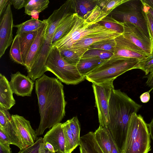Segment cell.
Segmentation results:
<instances>
[{
	"label": "cell",
	"mask_w": 153,
	"mask_h": 153,
	"mask_svg": "<svg viewBox=\"0 0 153 153\" xmlns=\"http://www.w3.org/2000/svg\"><path fill=\"white\" fill-rule=\"evenodd\" d=\"M35 89L38 100L40 120L36 129L37 136L47 128L60 123L65 116L64 86L58 79L44 74L35 81Z\"/></svg>",
	"instance_id": "1"
},
{
	"label": "cell",
	"mask_w": 153,
	"mask_h": 153,
	"mask_svg": "<svg viewBox=\"0 0 153 153\" xmlns=\"http://www.w3.org/2000/svg\"><path fill=\"white\" fill-rule=\"evenodd\" d=\"M141 106L120 90H112L109 102L110 120L107 128L121 152L132 114L137 113Z\"/></svg>",
	"instance_id": "2"
},
{
	"label": "cell",
	"mask_w": 153,
	"mask_h": 153,
	"mask_svg": "<svg viewBox=\"0 0 153 153\" xmlns=\"http://www.w3.org/2000/svg\"><path fill=\"white\" fill-rule=\"evenodd\" d=\"M140 61L135 58L117 57L113 55L87 75L85 79L94 84L114 81L126 72L137 69Z\"/></svg>",
	"instance_id": "3"
},
{
	"label": "cell",
	"mask_w": 153,
	"mask_h": 153,
	"mask_svg": "<svg viewBox=\"0 0 153 153\" xmlns=\"http://www.w3.org/2000/svg\"><path fill=\"white\" fill-rule=\"evenodd\" d=\"M150 137L143 117L133 113L122 153H148L151 150Z\"/></svg>",
	"instance_id": "4"
},
{
	"label": "cell",
	"mask_w": 153,
	"mask_h": 153,
	"mask_svg": "<svg viewBox=\"0 0 153 153\" xmlns=\"http://www.w3.org/2000/svg\"><path fill=\"white\" fill-rule=\"evenodd\" d=\"M74 13L75 22L72 28L65 36L53 43L52 47H56L59 50L68 49L78 41L87 36L115 31L98 23H88L77 13Z\"/></svg>",
	"instance_id": "5"
},
{
	"label": "cell",
	"mask_w": 153,
	"mask_h": 153,
	"mask_svg": "<svg viewBox=\"0 0 153 153\" xmlns=\"http://www.w3.org/2000/svg\"><path fill=\"white\" fill-rule=\"evenodd\" d=\"M45 71L54 74L61 82L67 85H76L85 77L78 71L76 66L71 65L62 56L59 50L52 47L45 65Z\"/></svg>",
	"instance_id": "6"
},
{
	"label": "cell",
	"mask_w": 153,
	"mask_h": 153,
	"mask_svg": "<svg viewBox=\"0 0 153 153\" xmlns=\"http://www.w3.org/2000/svg\"><path fill=\"white\" fill-rule=\"evenodd\" d=\"M143 6L141 0H128L115 9L110 14L119 22H128L137 26L152 41L147 22L143 13Z\"/></svg>",
	"instance_id": "7"
},
{
	"label": "cell",
	"mask_w": 153,
	"mask_h": 153,
	"mask_svg": "<svg viewBox=\"0 0 153 153\" xmlns=\"http://www.w3.org/2000/svg\"><path fill=\"white\" fill-rule=\"evenodd\" d=\"M113 81L92 85L100 126L103 127H107L109 122V102L112 90L114 89Z\"/></svg>",
	"instance_id": "8"
},
{
	"label": "cell",
	"mask_w": 153,
	"mask_h": 153,
	"mask_svg": "<svg viewBox=\"0 0 153 153\" xmlns=\"http://www.w3.org/2000/svg\"><path fill=\"white\" fill-rule=\"evenodd\" d=\"M121 22L123 28L122 35L149 55L153 53L152 41L137 26L130 22Z\"/></svg>",
	"instance_id": "9"
},
{
	"label": "cell",
	"mask_w": 153,
	"mask_h": 153,
	"mask_svg": "<svg viewBox=\"0 0 153 153\" xmlns=\"http://www.w3.org/2000/svg\"><path fill=\"white\" fill-rule=\"evenodd\" d=\"M11 0L2 16L0 18V58L4 55L12 43L13 19Z\"/></svg>",
	"instance_id": "10"
},
{
	"label": "cell",
	"mask_w": 153,
	"mask_h": 153,
	"mask_svg": "<svg viewBox=\"0 0 153 153\" xmlns=\"http://www.w3.org/2000/svg\"><path fill=\"white\" fill-rule=\"evenodd\" d=\"M114 39L116 45L113 56L115 57L133 58L141 60L150 55L146 53L122 34Z\"/></svg>",
	"instance_id": "11"
},
{
	"label": "cell",
	"mask_w": 153,
	"mask_h": 153,
	"mask_svg": "<svg viewBox=\"0 0 153 153\" xmlns=\"http://www.w3.org/2000/svg\"><path fill=\"white\" fill-rule=\"evenodd\" d=\"M71 0L66 1L58 9L55 10L46 19L48 26L45 39L52 40L54 32L59 25L68 16L74 13L71 7Z\"/></svg>",
	"instance_id": "12"
},
{
	"label": "cell",
	"mask_w": 153,
	"mask_h": 153,
	"mask_svg": "<svg viewBox=\"0 0 153 153\" xmlns=\"http://www.w3.org/2000/svg\"><path fill=\"white\" fill-rule=\"evenodd\" d=\"M11 118L25 148L34 144L38 138L30 122L17 114L12 115Z\"/></svg>",
	"instance_id": "13"
},
{
	"label": "cell",
	"mask_w": 153,
	"mask_h": 153,
	"mask_svg": "<svg viewBox=\"0 0 153 153\" xmlns=\"http://www.w3.org/2000/svg\"><path fill=\"white\" fill-rule=\"evenodd\" d=\"M52 41L45 39L27 76L34 82L45 72V65L52 47Z\"/></svg>",
	"instance_id": "14"
},
{
	"label": "cell",
	"mask_w": 153,
	"mask_h": 153,
	"mask_svg": "<svg viewBox=\"0 0 153 153\" xmlns=\"http://www.w3.org/2000/svg\"><path fill=\"white\" fill-rule=\"evenodd\" d=\"M10 83L13 93L22 97L31 96L34 82L28 76L19 71L11 74Z\"/></svg>",
	"instance_id": "15"
},
{
	"label": "cell",
	"mask_w": 153,
	"mask_h": 153,
	"mask_svg": "<svg viewBox=\"0 0 153 153\" xmlns=\"http://www.w3.org/2000/svg\"><path fill=\"white\" fill-rule=\"evenodd\" d=\"M43 20V23L38 29L37 36L31 46L25 63L24 66L28 73L30 71L35 59L45 40L48 23L46 19Z\"/></svg>",
	"instance_id": "16"
},
{
	"label": "cell",
	"mask_w": 153,
	"mask_h": 153,
	"mask_svg": "<svg viewBox=\"0 0 153 153\" xmlns=\"http://www.w3.org/2000/svg\"><path fill=\"white\" fill-rule=\"evenodd\" d=\"M62 123L55 125L44 135L43 140L45 144L48 142L53 147L56 153H66Z\"/></svg>",
	"instance_id": "17"
},
{
	"label": "cell",
	"mask_w": 153,
	"mask_h": 153,
	"mask_svg": "<svg viewBox=\"0 0 153 153\" xmlns=\"http://www.w3.org/2000/svg\"><path fill=\"white\" fill-rule=\"evenodd\" d=\"M10 83L6 77L0 74V107L10 109L16 103Z\"/></svg>",
	"instance_id": "18"
},
{
	"label": "cell",
	"mask_w": 153,
	"mask_h": 153,
	"mask_svg": "<svg viewBox=\"0 0 153 153\" xmlns=\"http://www.w3.org/2000/svg\"><path fill=\"white\" fill-rule=\"evenodd\" d=\"M122 34L117 32L104 33L92 35L83 38L74 44L68 49L88 48L93 44L101 41L114 39Z\"/></svg>",
	"instance_id": "19"
},
{
	"label": "cell",
	"mask_w": 153,
	"mask_h": 153,
	"mask_svg": "<svg viewBox=\"0 0 153 153\" xmlns=\"http://www.w3.org/2000/svg\"><path fill=\"white\" fill-rule=\"evenodd\" d=\"M94 133L95 140L103 153H111L110 133L108 128L100 126Z\"/></svg>",
	"instance_id": "20"
},
{
	"label": "cell",
	"mask_w": 153,
	"mask_h": 153,
	"mask_svg": "<svg viewBox=\"0 0 153 153\" xmlns=\"http://www.w3.org/2000/svg\"><path fill=\"white\" fill-rule=\"evenodd\" d=\"M38 31V30L24 32L18 35L21 51L24 65L27 55L37 36Z\"/></svg>",
	"instance_id": "21"
},
{
	"label": "cell",
	"mask_w": 153,
	"mask_h": 153,
	"mask_svg": "<svg viewBox=\"0 0 153 153\" xmlns=\"http://www.w3.org/2000/svg\"><path fill=\"white\" fill-rule=\"evenodd\" d=\"M98 0H71V7L74 13L83 18L97 4Z\"/></svg>",
	"instance_id": "22"
},
{
	"label": "cell",
	"mask_w": 153,
	"mask_h": 153,
	"mask_svg": "<svg viewBox=\"0 0 153 153\" xmlns=\"http://www.w3.org/2000/svg\"><path fill=\"white\" fill-rule=\"evenodd\" d=\"M79 146L87 153H104L96 142L94 132L90 131L80 137Z\"/></svg>",
	"instance_id": "23"
},
{
	"label": "cell",
	"mask_w": 153,
	"mask_h": 153,
	"mask_svg": "<svg viewBox=\"0 0 153 153\" xmlns=\"http://www.w3.org/2000/svg\"><path fill=\"white\" fill-rule=\"evenodd\" d=\"M75 22L74 13L67 17L56 29L52 39V44L65 36L70 31Z\"/></svg>",
	"instance_id": "24"
},
{
	"label": "cell",
	"mask_w": 153,
	"mask_h": 153,
	"mask_svg": "<svg viewBox=\"0 0 153 153\" xmlns=\"http://www.w3.org/2000/svg\"><path fill=\"white\" fill-rule=\"evenodd\" d=\"M59 50L62 56L65 61L71 65L76 66L82 56L88 50V48Z\"/></svg>",
	"instance_id": "25"
},
{
	"label": "cell",
	"mask_w": 153,
	"mask_h": 153,
	"mask_svg": "<svg viewBox=\"0 0 153 153\" xmlns=\"http://www.w3.org/2000/svg\"><path fill=\"white\" fill-rule=\"evenodd\" d=\"M0 129L2 130L7 135L10 142L11 144L16 146L20 149L25 148L12 120L10 123L4 127H0Z\"/></svg>",
	"instance_id": "26"
},
{
	"label": "cell",
	"mask_w": 153,
	"mask_h": 153,
	"mask_svg": "<svg viewBox=\"0 0 153 153\" xmlns=\"http://www.w3.org/2000/svg\"><path fill=\"white\" fill-rule=\"evenodd\" d=\"M105 60L80 59L76 66L80 74L85 77L87 75Z\"/></svg>",
	"instance_id": "27"
},
{
	"label": "cell",
	"mask_w": 153,
	"mask_h": 153,
	"mask_svg": "<svg viewBox=\"0 0 153 153\" xmlns=\"http://www.w3.org/2000/svg\"><path fill=\"white\" fill-rule=\"evenodd\" d=\"M43 22V20L41 21L31 18L21 24L14 25V27L17 29L16 35H19L23 33L38 30Z\"/></svg>",
	"instance_id": "28"
},
{
	"label": "cell",
	"mask_w": 153,
	"mask_h": 153,
	"mask_svg": "<svg viewBox=\"0 0 153 153\" xmlns=\"http://www.w3.org/2000/svg\"><path fill=\"white\" fill-rule=\"evenodd\" d=\"M65 141L66 153H71L76 148L73 134L70 128L69 120L62 124Z\"/></svg>",
	"instance_id": "29"
},
{
	"label": "cell",
	"mask_w": 153,
	"mask_h": 153,
	"mask_svg": "<svg viewBox=\"0 0 153 153\" xmlns=\"http://www.w3.org/2000/svg\"><path fill=\"white\" fill-rule=\"evenodd\" d=\"M17 153H53L50 152L44 143L43 138H38L33 145L20 149Z\"/></svg>",
	"instance_id": "30"
},
{
	"label": "cell",
	"mask_w": 153,
	"mask_h": 153,
	"mask_svg": "<svg viewBox=\"0 0 153 153\" xmlns=\"http://www.w3.org/2000/svg\"><path fill=\"white\" fill-rule=\"evenodd\" d=\"M110 13L105 12L97 5L88 12L84 19L88 23H97L101 21Z\"/></svg>",
	"instance_id": "31"
},
{
	"label": "cell",
	"mask_w": 153,
	"mask_h": 153,
	"mask_svg": "<svg viewBox=\"0 0 153 153\" xmlns=\"http://www.w3.org/2000/svg\"><path fill=\"white\" fill-rule=\"evenodd\" d=\"M10 59L14 62L24 65L21 51L19 35H16L12 43L10 51Z\"/></svg>",
	"instance_id": "32"
},
{
	"label": "cell",
	"mask_w": 153,
	"mask_h": 153,
	"mask_svg": "<svg viewBox=\"0 0 153 153\" xmlns=\"http://www.w3.org/2000/svg\"><path fill=\"white\" fill-rule=\"evenodd\" d=\"M49 3L48 0H28L25 7V13L30 16L31 12L33 10L40 13L48 7Z\"/></svg>",
	"instance_id": "33"
},
{
	"label": "cell",
	"mask_w": 153,
	"mask_h": 153,
	"mask_svg": "<svg viewBox=\"0 0 153 153\" xmlns=\"http://www.w3.org/2000/svg\"><path fill=\"white\" fill-rule=\"evenodd\" d=\"M113 53L109 51L97 49L88 50L82 56L81 59L106 60L111 57Z\"/></svg>",
	"instance_id": "34"
},
{
	"label": "cell",
	"mask_w": 153,
	"mask_h": 153,
	"mask_svg": "<svg viewBox=\"0 0 153 153\" xmlns=\"http://www.w3.org/2000/svg\"><path fill=\"white\" fill-rule=\"evenodd\" d=\"M98 23L108 29L123 34V28L120 22L115 19L111 15L108 16Z\"/></svg>",
	"instance_id": "35"
},
{
	"label": "cell",
	"mask_w": 153,
	"mask_h": 153,
	"mask_svg": "<svg viewBox=\"0 0 153 153\" xmlns=\"http://www.w3.org/2000/svg\"><path fill=\"white\" fill-rule=\"evenodd\" d=\"M128 0H98L97 5L105 12L110 13L115 9Z\"/></svg>",
	"instance_id": "36"
},
{
	"label": "cell",
	"mask_w": 153,
	"mask_h": 153,
	"mask_svg": "<svg viewBox=\"0 0 153 153\" xmlns=\"http://www.w3.org/2000/svg\"><path fill=\"white\" fill-rule=\"evenodd\" d=\"M114 39L103 40L94 43L88 47V50L100 49L109 51L113 53L116 45Z\"/></svg>",
	"instance_id": "37"
},
{
	"label": "cell",
	"mask_w": 153,
	"mask_h": 153,
	"mask_svg": "<svg viewBox=\"0 0 153 153\" xmlns=\"http://www.w3.org/2000/svg\"><path fill=\"white\" fill-rule=\"evenodd\" d=\"M70 128L73 135L75 146L76 147L80 144V128L77 117H75L69 120Z\"/></svg>",
	"instance_id": "38"
},
{
	"label": "cell",
	"mask_w": 153,
	"mask_h": 153,
	"mask_svg": "<svg viewBox=\"0 0 153 153\" xmlns=\"http://www.w3.org/2000/svg\"><path fill=\"white\" fill-rule=\"evenodd\" d=\"M137 69L143 71L145 76L153 72V53L141 60Z\"/></svg>",
	"instance_id": "39"
},
{
	"label": "cell",
	"mask_w": 153,
	"mask_h": 153,
	"mask_svg": "<svg viewBox=\"0 0 153 153\" xmlns=\"http://www.w3.org/2000/svg\"><path fill=\"white\" fill-rule=\"evenodd\" d=\"M7 110L0 107V127L3 128L12 121L11 115Z\"/></svg>",
	"instance_id": "40"
},
{
	"label": "cell",
	"mask_w": 153,
	"mask_h": 153,
	"mask_svg": "<svg viewBox=\"0 0 153 153\" xmlns=\"http://www.w3.org/2000/svg\"><path fill=\"white\" fill-rule=\"evenodd\" d=\"M142 3L143 13L147 22L153 44V17L148 11L145 5L143 2Z\"/></svg>",
	"instance_id": "41"
},
{
	"label": "cell",
	"mask_w": 153,
	"mask_h": 153,
	"mask_svg": "<svg viewBox=\"0 0 153 153\" xmlns=\"http://www.w3.org/2000/svg\"><path fill=\"white\" fill-rule=\"evenodd\" d=\"M28 0H11L14 7L19 10L26 6Z\"/></svg>",
	"instance_id": "42"
},
{
	"label": "cell",
	"mask_w": 153,
	"mask_h": 153,
	"mask_svg": "<svg viewBox=\"0 0 153 153\" xmlns=\"http://www.w3.org/2000/svg\"><path fill=\"white\" fill-rule=\"evenodd\" d=\"M10 145L0 142V153H12Z\"/></svg>",
	"instance_id": "43"
},
{
	"label": "cell",
	"mask_w": 153,
	"mask_h": 153,
	"mask_svg": "<svg viewBox=\"0 0 153 153\" xmlns=\"http://www.w3.org/2000/svg\"><path fill=\"white\" fill-rule=\"evenodd\" d=\"M152 90L153 89L151 88L149 91L143 93L140 95V98L142 102L146 103L149 101L150 98V93Z\"/></svg>",
	"instance_id": "44"
},
{
	"label": "cell",
	"mask_w": 153,
	"mask_h": 153,
	"mask_svg": "<svg viewBox=\"0 0 153 153\" xmlns=\"http://www.w3.org/2000/svg\"><path fill=\"white\" fill-rule=\"evenodd\" d=\"M10 0H0V17L2 16L5 11L7 7Z\"/></svg>",
	"instance_id": "45"
},
{
	"label": "cell",
	"mask_w": 153,
	"mask_h": 153,
	"mask_svg": "<svg viewBox=\"0 0 153 153\" xmlns=\"http://www.w3.org/2000/svg\"><path fill=\"white\" fill-rule=\"evenodd\" d=\"M110 139L111 146V153H122L116 144L111 134Z\"/></svg>",
	"instance_id": "46"
},
{
	"label": "cell",
	"mask_w": 153,
	"mask_h": 153,
	"mask_svg": "<svg viewBox=\"0 0 153 153\" xmlns=\"http://www.w3.org/2000/svg\"><path fill=\"white\" fill-rule=\"evenodd\" d=\"M144 77L146 78L147 79L146 82V85L151 88H152L153 91V72L147 75H145Z\"/></svg>",
	"instance_id": "47"
},
{
	"label": "cell",
	"mask_w": 153,
	"mask_h": 153,
	"mask_svg": "<svg viewBox=\"0 0 153 153\" xmlns=\"http://www.w3.org/2000/svg\"><path fill=\"white\" fill-rule=\"evenodd\" d=\"M0 142L11 144L10 142L7 135L1 129H0Z\"/></svg>",
	"instance_id": "48"
},
{
	"label": "cell",
	"mask_w": 153,
	"mask_h": 153,
	"mask_svg": "<svg viewBox=\"0 0 153 153\" xmlns=\"http://www.w3.org/2000/svg\"><path fill=\"white\" fill-rule=\"evenodd\" d=\"M148 127L150 137L153 141V118L150 123L148 124Z\"/></svg>",
	"instance_id": "49"
},
{
	"label": "cell",
	"mask_w": 153,
	"mask_h": 153,
	"mask_svg": "<svg viewBox=\"0 0 153 153\" xmlns=\"http://www.w3.org/2000/svg\"><path fill=\"white\" fill-rule=\"evenodd\" d=\"M39 13L36 10H32L30 13V16L32 19L39 20Z\"/></svg>",
	"instance_id": "50"
},
{
	"label": "cell",
	"mask_w": 153,
	"mask_h": 153,
	"mask_svg": "<svg viewBox=\"0 0 153 153\" xmlns=\"http://www.w3.org/2000/svg\"><path fill=\"white\" fill-rule=\"evenodd\" d=\"M146 5L153 9V0H141Z\"/></svg>",
	"instance_id": "51"
},
{
	"label": "cell",
	"mask_w": 153,
	"mask_h": 153,
	"mask_svg": "<svg viewBox=\"0 0 153 153\" xmlns=\"http://www.w3.org/2000/svg\"><path fill=\"white\" fill-rule=\"evenodd\" d=\"M45 144L46 145V147L49 151L53 153H56L53 147L50 143L47 142Z\"/></svg>",
	"instance_id": "52"
},
{
	"label": "cell",
	"mask_w": 153,
	"mask_h": 153,
	"mask_svg": "<svg viewBox=\"0 0 153 153\" xmlns=\"http://www.w3.org/2000/svg\"><path fill=\"white\" fill-rule=\"evenodd\" d=\"M145 4L146 6L148 11L149 12V13L150 14L152 15V16L153 17V9H152L151 8L149 7L148 6H147Z\"/></svg>",
	"instance_id": "53"
},
{
	"label": "cell",
	"mask_w": 153,
	"mask_h": 153,
	"mask_svg": "<svg viewBox=\"0 0 153 153\" xmlns=\"http://www.w3.org/2000/svg\"><path fill=\"white\" fill-rule=\"evenodd\" d=\"M80 153H87L85 149L82 146H79Z\"/></svg>",
	"instance_id": "54"
}]
</instances>
